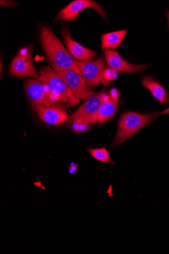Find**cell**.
Returning <instances> with one entry per match:
<instances>
[{
    "instance_id": "6da1fadb",
    "label": "cell",
    "mask_w": 169,
    "mask_h": 254,
    "mask_svg": "<svg viewBox=\"0 0 169 254\" xmlns=\"http://www.w3.org/2000/svg\"><path fill=\"white\" fill-rule=\"evenodd\" d=\"M40 40L47 61L56 72L72 70L82 75L75 60L49 27H41Z\"/></svg>"
},
{
    "instance_id": "7a4b0ae2",
    "label": "cell",
    "mask_w": 169,
    "mask_h": 254,
    "mask_svg": "<svg viewBox=\"0 0 169 254\" xmlns=\"http://www.w3.org/2000/svg\"><path fill=\"white\" fill-rule=\"evenodd\" d=\"M167 112L169 113V110L152 114L143 115L133 112L124 113L119 121L117 132L112 143V147L123 144L157 116Z\"/></svg>"
},
{
    "instance_id": "3957f363",
    "label": "cell",
    "mask_w": 169,
    "mask_h": 254,
    "mask_svg": "<svg viewBox=\"0 0 169 254\" xmlns=\"http://www.w3.org/2000/svg\"><path fill=\"white\" fill-rule=\"evenodd\" d=\"M39 80L48 85L56 101L67 103L72 108L80 103V100L51 67L44 66L41 68Z\"/></svg>"
},
{
    "instance_id": "277c9868",
    "label": "cell",
    "mask_w": 169,
    "mask_h": 254,
    "mask_svg": "<svg viewBox=\"0 0 169 254\" xmlns=\"http://www.w3.org/2000/svg\"><path fill=\"white\" fill-rule=\"evenodd\" d=\"M104 101L102 93L93 94L84 100L78 110L70 117L66 126L72 123L87 125L96 124L100 107Z\"/></svg>"
},
{
    "instance_id": "5b68a950",
    "label": "cell",
    "mask_w": 169,
    "mask_h": 254,
    "mask_svg": "<svg viewBox=\"0 0 169 254\" xmlns=\"http://www.w3.org/2000/svg\"><path fill=\"white\" fill-rule=\"evenodd\" d=\"M105 60L103 56L97 61L91 62H82L75 60L82 76L86 80L89 90L98 86L100 83H102L105 87L108 86V82L105 76Z\"/></svg>"
},
{
    "instance_id": "8992f818",
    "label": "cell",
    "mask_w": 169,
    "mask_h": 254,
    "mask_svg": "<svg viewBox=\"0 0 169 254\" xmlns=\"http://www.w3.org/2000/svg\"><path fill=\"white\" fill-rule=\"evenodd\" d=\"M25 88L28 99L32 106H56L54 95L49 87L45 82L28 79L25 82Z\"/></svg>"
},
{
    "instance_id": "52a82bcc",
    "label": "cell",
    "mask_w": 169,
    "mask_h": 254,
    "mask_svg": "<svg viewBox=\"0 0 169 254\" xmlns=\"http://www.w3.org/2000/svg\"><path fill=\"white\" fill-rule=\"evenodd\" d=\"M10 72L12 75L17 77H30L39 79V73L33 64L31 51L28 49H23L12 60Z\"/></svg>"
},
{
    "instance_id": "ba28073f",
    "label": "cell",
    "mask_w": 169,
    "mask_h": 254,
    "mask_svg": "<svg viewBox=\"0 0 169 254\" xmlns=\"http://www.w3.org/2000/svg\"><path fill=\"white\" fill-rule=\"evenodd\" d=\"M91 8L97 11L104 19L107 18L103 7L97 2L91 0H77L71 2L57 14L56 20L72 21L76 19L79 13L86 8Z\"/></svg>"
},
{
    "instance_id": "9c48e42d",
    "label": "cell",
    "mask_w": 169,
    "mask_h": 254,
    "mask_svg": "<svg viewBox=\"0 0 169 254\" xmlns=\"http://www.w3.org/2000/svg\"><path fill=\"white\" fill-rule=\"evenodd\" d=\"M56 73L78 99L85 100L94 94L88 89L86 79L75 71L66 70Z\"/></svg>"
},
{
    "instance_id": "30bf717a",
    "label": "cell",
    "mask_w": 169,
    "mask_h": 254,
    "mask_svg": "<svg viewBox=\"0 0 169 254\" xmlns=\"http://www.w3.org/2000/svg\"><path fill=\"white\" fill-rule=\"evenodd\" d=\"M62 36L66 50L75 60L82 62H91L97 57L98 54L95 52L84 47L72 38L68 27L63 28Z\"/></svg>"
},
{
    "instance_id": "8fae6325",
    "label": "cell",
    "mask_w": 169,
    "mask_h": 254,
    "mask_svg": "<svg viewBox=\"0 0 169 254\" xmlns=\"http://www.w3.org/2000/svg\"><path fill=\"white\" fill-rule=\"evenodd\" d=\"M33 111L45 123L51 125H60L66 122L69 114L64 109L56 106H44L37 105Z\"/></svg>"
},
{
    "instance_id": "7c38bea8",
    "label": "cell",
    "mask_w": 169,
    "mask_h": 254,
    "mask_svg": "<svg viewBox=\"0 0 169 254\" xmlns=\"http://www.w3.org/2000/svg\"><path fill=\"white\" fill-rule=\"evenodd\" d=\"M105 59L113 70L122 73H132L141 71L149 67V65L133 64L124 60L118 52L113 50L105 52Z\"/></svg>"
},
{
    "instance_id": "4fadbf2b",
    "label": "cell",
    "mask_w": 169,
    "mask_h": 254,
    "mask_svg": "<svg viewBox=\"0 0 169 254\" xmlns=\"http://www.w3.org/2000/svg\"><path fill=\"white\" fill-rule=\"evenodd\" d=\"M117 107V99L110 97L108 100L104 101L99 110L96 123L102 124L110 119L115 114Z\"/></svg>"
},
{
    "instance_id": "5bb4252c",
    "label": "cell",
    "mask_w": 169,
    "mask_h": 254,
    "mask_svg": "<svg viewBox=\"0 0 169 254\" xmlns=\"http://www.w3.org/2000/svg\"><path fill=\"white\" fill-rule=\"evenodd\" d=\"M127 33L126 30H122L104 34L102 38L103 50L106 51L110 49H115L119 48Z\"/></svg>"
},
{
    "instance_id": "9a60e30c",
    "label": "cell",
    "mask_w": 169,
    "mask_h": 254,
    "mask_svg": "<svg viewBox=\"0 0 169 254\" xmlns=\"http://www.w3.org/2000/svg\"><path fill=\"white\" fill-rule=\"evenodd\" d=\"M144 87L148 88L153 96L162 104H166L168 98L164 88L157 82L149 76L145 77L142 80Z\"/></svg>"
},
{
    "instance_id": "2e32d148",
    "label": "cell",
    "mask_w": 169,
    "mask_h": 254,
    "mask_svg": "<svg viewBox=\"0 0 169 254\" xmlns=\"http://www.w3.org/2000/svg\"><path fill=\"white\" fill-rule=\"evenodd\" d=\"M87 151L96 160L108 164L113 163L108 151L105 148L98 149L89 148Z\"/></svg>"
},
{
    "instance_id": "e0dca14e",
    "label": "cell",
    "mask_w": 169,
    "mask_h": 254,
    "mask_svg": "<svg viewBox=\"0 0 169 254\" xmlns=\"http://www.w3.org/2000/svg\"><path fill=\"white\" fill-rule=\"evenodd\" d=\"M0 4L3 6L11 7L15 5V2L13 1H5V0L2 1V0H1V1H0Z\"/></svg>"
},
{
    "instance_id": "ac0fdd59",
    "label": "cell",
    "mask_w": 169,
    "mask_h": 254,
    "mask_svg": "<svg viewBox=\"0 0 169 254\" xmlns=\"http://www.w3.org/2000/svg\"><path fill=\"white\" fill-rule=\"evenodd\" d=\"M72 131L75 132H80V124L78 123H72L70 126Z\"/></svg>"
},
{
    "instance_id": "d6986e66",
    "label": "cell",
    "mask_w": 169,
    "mask_h": 254,
    "mask_svg": "<svg viewBox=\"0 0 169 254\" xmlns=\"http://www.w3.org/2000/svg\"><path fill=\"white\" fill-rule=\"evenodd\" d=\"M78 169V165L74 164H71V165L69 167V171L70 173L72 174L74 173L75 172L77 171Z\"/></svg>"
},
{
    "instance_id": "ffe728a7",
    "label": "cell",
    "mask_w": 169,
    "mask_h": 254,
    "mask_svg": "<svg viewBox=\"0 0 169 254\" xmlns=\"http://www.w3.org/2000/svg\"><path fill=\"white\" fill-rule=\"evenodd\" d=\"M89 126V125L86 124H80V132H84L88 130Z\"/></svg>"
},
{
    "instance_id": "44dd1931",
    "label": "cell",
    "mask_w": 169,
    "mask_h": 254,
    "mask_svg": "<svg viewBox=\"0 0 169 254\" xmlns=\"http://www.w3.org/2000/svg\"><path fill=\"white\" fill-rule=\"evenodd\" d=\"M116 92L117 91L115 90H112V92H111V95H112V98H113V99H117V95H116Z\"/></svg>"
},
{
    "instance_id": "7402d4cb",
    "label": "cell",
    "mask_w": 169,
    "mask_h": 254,
    "mask_svg": "<svg viewBox=\"0 0 169 254\" xmlns=\"http://www.w3.org/2000/svg\"><path fill=\"white\" fill-rule=\"evenodd\" d=\"M168 20H169V11L168 12Z\"/></svg>"
}]
</instances>
